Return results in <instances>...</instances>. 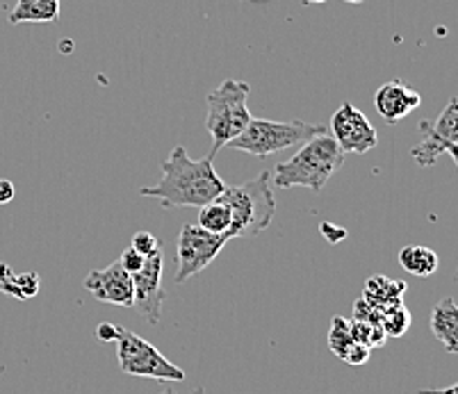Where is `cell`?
I'll return each instance as SVG.
<instances>
[{
  "mask_svg": "<svg viewBox=\"0 0 458 394\" xmlns=\"http://www.w3.org/2000/svg\"><path fill=\"white\" fill-rule=\"evenodd\" d=\"M226 182L215 172L212 157L191 160L185 147H174L162 164V180L141 188V197L157 198L162 207H201L224 192Z\"/></svg>",
  "mask_w": 458,
  "mask_h": 394,
  "instance_id": "obj_1",
  "label": "cell"
},
{
  "mask_svg": "<svg viewBox=\"0 0 458 394\" xmlns=\"http://www.w3.org/2000/svg\"><path fill=\"white\" fill-rule=\"evenodd\" d=\"M344 153L331 135H319L301 144L290 160L276 164L272 172V185L278 189L306 188L319 194L335 172L343 167Z\"/></svg>",
  "mask_w": 458,
  "mask_h": 394,
  "instance_id": "obj_2",
  "label": "cell"
},
{
  "mask_svg": "<svg viewBox=\"0 0 458 394\" xmlns=\"http://www.w3.org/2000/svg\"><path fill=\"white\" fill-rule=\"evenodd\" d=\"M219 201H224L231 210V228L226 238H253L272 226L276 217V198H274L272 172H262L260 176L249 182L224 188L219 194Z\"/></svg>",
  "mask_w": 458,
  "mask_h": 394,
  "instance_id": "obj_3",
  "label": "cell"
},
{
  "mask_svg": "<svg viewBox=\"0 0 458 394\" xmlns=\"http://www.w3.org/2000/svg\"><path fill=\"white\" fill-rule=\"evenodd\" d=\"M249 91L251 87L247 82L228 78L208 94L206 128L212 137V151L208 157H215L224 147H228L253 119L247 105Z\"/></svg>",
  "mask_w": 458,
  "mask_h": 394,
  "instance_id": "obj_4",
  "label": "cell"
},
{
  "mask_svg": "<svg viewBox=\"0 0 458 394\" xmlns=\"http://www.w3.org/2000/svg\"><path fill=\"white\" fill-rule=\"evenodd\" d=\"M328 126L306 122H269V119H251L249 126L233 139L228 147L235 151L249 153L256 157H267L285 148L301 147L315 137L327 135Z\"/></svg>",
  "mask_w": 458,
  "mask_h": 394,
  "instance_id": "obj_5",
  "label": "cell"
},
{
  "mask_svg": "<svg viewBox=\"0 0 458 394\" xmlns=\"http://www.w3.org/2000/svg\"><path fill=\"white\" fill-rule=\"evenodd\" d=\"M116 358L123 374L137 379H156L162 383H178L185 381V372L172 360H166L148 340L132 331H122V338L116 340Z\"/></svg>",
  "mask_w": 458,
  "mask_h": 394,
  "instance_id": "obj_6",
  "label": "cell"
},
{
  "mask_svg": "<svg viewBox=\"0 0 458 394\" xmlns=\"http://www.w3.org/2000/svg\"><path fill=\"white\" fill-rule=\"evenodd\" d=\"M228 239L224 235H215L203 231L199 223H185L181 228L176 244V283H185L191 276L201 273L203 269L210 267L215 258L226 247Z\"/></svg>",
  "mask_w": 458,
  "mask_h": 394,
  "instance_id": "obj_7",
  "label": "cell"
},
{
  "mask_svg": "<svg viewBox=\"0 0 458 394\" xmlns=\"http://www.w3.org/2000/svg\"><path fill=\"white\" fill-rule=\"evenodd\" d=\"M424 142L411 151L418 167H433L440 155L447 153L452 162H458V101L449 98L447 107L433 123H424Z\"/></svg>",
  "mask_w": 458,
  "mask_h": 394,
  "instance_id": "obj_8",
  "label": "cell"
},
{
  "mask_svg": "<svg viewBox=\"0 0 458 394\" xmlns=\"http://www.w3.org/2000/svg\"><path fill=\"white\" fill-rule=\"evenodd\" d=\"M328 135L335 139L337 147L343 148L344 155L347 153L363 155V153L372 151L378 142L377 128L352 103H343L337 107L331 119V126H328Z\"/></svg>",
  "mask_w": 458,
  "mask_h": 394,
  "instance_id": "obj_9",
  "label": "cell"
},
{
  "mask_svg": "<svg viewBox=\"0 0 458 394\" xmlns=\"http://www.w3.org/2000/svg\"><path fill=\"white\" fill-rule=\"evenodd\" d=\"M165 258L162 251H156L144 260V267L132 273V308L148 319L156 326L160 322L162 304H165V289H162V276H165Z\"/></svg>",
  "mask_w": 458,
  "mask_h": 394,
  "instance_id": "obj_10",
  "label": "cell"
},
{
  "mask_svg": "<svg viewBox=\"0 0 458 394\" xmlns=\"http://www.w3.org/2000/svg\"><path fill=\"white\" fill-rule=\"evenodd\" d=\"M85 289L101 304L132 308V276L119 263L106 269H91L85 278Z\"/></svg>",
  "mask_w": 458,
  "mask_h": 394,
  "instance_id": "obj_11",
  "label": "cell"
},
{
  "mask_svg": "<svg viewBox=\"0 0 458 394\" xmlns=\"http://www.w3.org/2000/svg\"><path fill=\"white\" fill-rule=\"evenodd\" d=\"M422 105V96L413 87H408L402 80H390L378 87L374 96V107L378 117L386 119L388 123H399L406 117H411L418 107Z\"/></svg>",
  "mask_w": 458,
  "mask_h": 394,
  "instance_id": "obj_12",
  "label": "cell"
},
{
  "mask_svg": "<svg viewBox=\"0 0 458 394\" xmlns=\"http://www.w3.org/2000/svg\"><path fill=\"white\" fill-rule=\"evenodd\" d=\"M431 333L447 354H458V308L452 297L440 298L431 310Z\"/></svg>",
  "mask_w": 458,
  "mask_h": 394,
  "instance_id": "obj_13",
  "label": "cell"
},
{
  "mask_svg": "<svg viewBox=\"0 0 458 394\" xmlns=\"http://www.w3.org/2000/svg\"><path fill=\"white\" fill-rule=\"evenodd\" d=\"M60 19V0H16L10 12V23H53Z\"/></svg>",
  "mask_w": 458,
  "mask_h": 394,
  "instance_id": "obj_14",
  "label": "cell"
},
{
  "mask_svg": "<svg viewBox=\"0 0 458 394\" xmlns=\"http://www.w3.org/2000/svg\"><path fill=\"white\" fill-rule=\"evenodd\" d=\"M41 288L39 273H16L7 263H0V292L10 294V297L28 301L35 297Z\"/></svg>",
  "mask_w": 458,
  "mask_h": 394,
  "instance_id": "obj_15",
  "label": "cell"
},
{
  "mask_svg": "<svg viewBox=\"0 0 458 394\" xmlns=\"http://www.w3.org/2000/svg\"><path fill=\"white\" fill-rule=\"evenodd\" d=\"M399 264L403 267V272L413 273V276L428 278L436 273L440 260L438 253L428 247H420V244H411V247H403L399 251Z\"/></svg>",
  "mask_w": 458,
  "mask_h": 394,
  "instance_id": "obj_16",
  "label": "cell"
},
{
  "mask_svg": "<svg viewBox=\"0 0 458 394\" xmlns=\"http://www.w3.org/2000/svg\"><path fill=\"white\" fill-rule=\"evenodd\" d=\"M406 292V283H399V281H390V278L374 276L365 283V301H368L372 308L381 306V298L386 297V310L393 308V306L402 304V294Z\"/></svg>",
  "mask_w": 458,
  "mask_h": 394,
  "instance_id": "obj_17",
  "label": "cell"
},
{
  "mask_svg": "<svg viewBox=\"0 0 458 394\" xmlns=\"http://www.w3.org/2000/svg\"><path fill=\"white\" fill-rule=\"evenodd\" d=\"M199 226L203 231H208V233L224 235L226 238L228 228H231V210H228L226 203L215 198V201L199 207Z\"/></svg>",
  "mask_w": 458,
  "mask_h": 394,
  "instance_id": "obj_18",
  "label": "cell"
},
{
  "mask_svg": "<svg viewBox=\"0 0 458 394\" xmlns=\"http://www.w3.org/2000/svg\"><path fill=\"white\" fill-rule=\"evenodd\" d=\"M352 344H353V335H352V326H349V319L333 317L331 331H328V347H331L333 354L343 360Z\"/></svg>",
  "mask_w": 458,
  "mask_h": 394,
  "instance_id": "obj_19",
  "label": "cell"
},
{
  "mask_svg": "<svg viewBox=\"0 0 458 394\" xmlns=\"http://www.w3.org/2000/svg\"><path fill=\"white\" fill-rule=\"evenodd\" d=\"M378 326H381L383 333L390 335V338H399V335L406 333L408 326H411V313H408L402 304L393 306V308L386 310L383 317H378Z\"/></svg>",
  "mask_w": 458,
  "mask_h": 394,
  "instance_id": "obj_20",
  "label": "cell"
},
{
  "mask_svg": "<svg viewBox=\"0 0 458 394\" xmlns=\"http://www.w3.org/2000/svg\"><path fill=\"white\" fill-rule=\"evenodd\" d=\"M131 248H135L140 256H144V258H148V256H153L156 251H160V242H157V238L153 233H147V231H140V233H135V238H132V244Z\"/></svg>",
  "mask_w": 458,
  "mask_h": 394,
  "instance_id": "obj_21",
  "label": "cell"
},
{
  "mask_svg": "<svg viewBox=\"0 0 458 394\" xmlns=\"http://www.w3.org/2000/svg\"><path fill=\"white\" fill-rule=\"evenodd\" d=\"M144 260H147V258H144V256H140V253H137L135 248L128 247L126 251H123L122 256H119V260H116V263L122 264L123 272H128L132 276V273H137L141 267H144Z\"/></svg>",
  "mask_w": 458,
  "mask_h": 394,
  "instance_id": "obj_22",
  "label": "cell"
},
{
  "mask_svg": "<svg viewBox=\"0 0 458 394\" xmlns=\"http://www.w3.org/2000/svg\"><path fill=\"white\" fill-rule=\"evenodd\" d=\"M368 358H369V347H368V344L353 342L352 347H349L347 354H344L343 360L347 365H352V367H358V365L368 363Z\"/></svg>",
  "mask_w": 458,
  "mask_h": 394,
  "instance_id": "obj_23",
  "label": "cell"
},
{
  "mask_svg": "<svg viewBox=\"0 0 458 394\" xmlns=\"http://www.w3.org/2000/svg\"><path fill=\"white\" fill-rule=\"evenodd\" d=\"M122 326H116V323L103 322L98 323V329H96V338L101 340V342H116V340L122 338Z\"/></svg>",
  "mask_w": 458,
  "mask_h": 394,
  "instance_id": "obj_24",
  "label": "cell"
},
{
  "mask_svg": "<svg viewBox=\"0 0 458 394\" xmlns=\"http://www.w3.org/2000/svg\"><path fill=\"white\" fill-rule=\"evenodd\" d=\"M319 231H322L324 239H327L328 244H340L344 238H347V228H340L335 226V223L324 222L322 226H319Z\"/></svg>",
  "mask_w": 458,
  "mask_h": 394,
  "instance_id": "obj_25",
  "label": "cell"
},
{
  "mask_svg": "<svg viewBox=\"0 0 458 394\" xmlns=\"http://www.w3.org/2000/svg\"><path fill=\"white\" fill-rule=\"evenodd\" d=\"M14 182L7 180V178H0V205H7V203L14 201Z\"/></svg>",
  "mask_w": 458,
  "mask_h": 394,
  "instance_id": "obj_26",
  "label": "cell"
},
{
  "mask_svg": "<svg viewBox=\"0 0 458 394\" xmlns=\"http://www.w3.org/2000/svg\"><path fill=\"white\" fill-rule=\"evenodd\" d=\"M456 390H458L456 383H452L443 390H420L418 394H456Z\"/></svg>",
  "mask_w": 458,
  "mask_h": 394,
  "instance_id": "obj_27",
  "label": "cell"
},
{
  "mask_svg": "<svg viewBox=\"0 0 458 394\" xmlns=\"http://www.w3.org/2000/svg\"><path fill=\"white\" fill-rule=\"evenodd\" d=\"M160 394H176V392H174L172 388H165V390H162ZM191 394H206V390H203V388H197V390H194V392H191Z\"/></svg>",
  "mask_w": 458,
  "mask_h": 394,
  "instance_id": "obj_28",
  "label": "cell"
},
{
  "mask_svg": "<svg viewBox=\"0 0 458 394\" xmlns=\"http://www.w3.org/2000/svg\"><path fill=\"white\" fill-rule=\"evenodd\" d=\"M344 3H363V0H344Z\"/></svg>",
  "mask_w": 458,
  "mask_h": 394,
  "instance_id": "obj_29",
  "label": "cell"
},
{
  "mask_svg": "<svg viewBox=\"0 0 458 394\" xmlns=\"http://www.w3.org/2000/svg\"><path fill=\"white\" fill-rule=\"evenodd\" d=\"M306 3H324V0H306Z\"/></svg>",
  "mask_w": 458,
  "mask_h": 394,
  "instance_id": "obj_30",
  "label": "cell"
},
{
  "mask_svg": "<svg viewBox=\"0 0 458 394\" xmlns=\"http://www.w3.org/2000/svg\"><path fill=\"white\" fill-rule=\"evenodd\" d=\"M256 3H265V0H256Z\"/></svg>",
  "mask_w": 458,
  "mask_h": 394,
  "instance_id": "obj_31",
  "label": "cell"
}]
</instances>
